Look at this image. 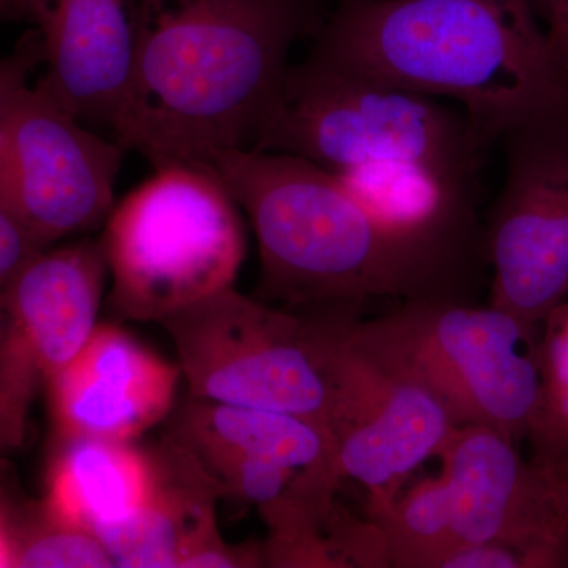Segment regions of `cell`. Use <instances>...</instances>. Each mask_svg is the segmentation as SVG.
<instances>
[{"label": "cell", "mask_w": 568, "mask_h": 568, "mask_svg": "<svg viewBox=\"0 0 568 568\" xmlns=\"http://www.w3.org/2000/svg\"><path fill=\"white\" fill-rule=\"evenodd\" d=\"M491 145L459 106L306 55L254 151L302 156L339 178L426 173L480 185Z\"/></svg>", "instance_id": "obj_4"}, {"label": "cell", "mask_w": 568, "mask_h": 568, "mask_svg": "<svg viewBox=\"0 0 568 568\" xmlns=\"http://www.w3.org/2000/svg\"><path fill=\"white\" fill-rule=\"evenodd\" d=\"M387 566L437 568L457 541L444 477L426 478L375 511Z\"/></svg>", "instance_id": "obj_19"}, {"label": "cell", "mask_w": 568, "mask_h": 568, "mask_svg": "<svg viewBox=\"0 0 568 568\" xmlns=\"http://www.w3.org/2000/svg\"><path fill=\"white\" fill-rule=\"evenodd\" d=\"M55 0H0L2 20L26 22L44 29L54 11Z\"/></svg>", "instance_id": "obj_24"}, {"label": "cell", "mask_w": 568, "mask_h": 568, "mask_svg": "<svg viewBox=\"0 0 568 568\" xmlns=\"http://www.w3.org/2000/svg\"><path fill=\"white\" fill-rule=\"evenodd\" d=\"M239 209L212 166L155 170L104 223L112 315L160 324L234 286L246 250Z\"/></svg>", "instance_id": "obj_5"}, {"label": "cell", "mask_w": 568, "mask_h": 568, "mask_svg": "<svg viewBox=\"0 0 568 568\" xmlns=\"http://www.w3.org/2000/svg\"><path fill=\"white\" fill-rule=\"evenodd\" d=\"M160 325L173 339L190 396L294 414L332 439L324 377L302 317L231 286Z\"/></svg>", "instance_id": "obj_9"}, {"label": "cell", "mask_w": 568, "mask_h": 568, "mask_svg": "<svg viewBox=\"0 0 568 568\" xmlns=\"http://www.w3.org/2000/svg\"><path fill=\"white\" fill-rule=\"evenodd\" d=\"M534 6L562 59L568 54V0H534Z\"/></svg>", "instance_id": "obj_23"}, {"label": "cell", "mask_w": 568, "mask_h": 568, "mask_svg": "<svg viewBox=\"0 0 568 568\" xmlns=\"http://www.w3.org/2000/svg\"><path fill=\"white\" fill-rule=\"evenodd\" d=\"M545 469V467H544ZM551 481V491L555 496L556 506L568 525V454L560 459L558 465L545 469Z\"/></svg>", "instance_id": "obj_25"}, {"label": "cell", "mask_w": 568, "mask_h": 568, "mask_svg": "<svg viewBox=\"0 0 568 568\" xmlns=\"http://www.w3.org/2000/svg\"><path fill=\"white\" fill-rule=\"evenodd\" d=\"M43 58V33L32 28L0 63V209L51 248L104 226L125 149L32 84Z\"/></svg>", "instance_id": "obj_7"}, {"label": "cell", "mask_w": 568, "mask_h": 568, "mask_svg": "<svg viewBox=\"0 0 568 568\" xmlns=\"http://www.w3.org/2000/svg\"><path fill=\"white\" fill-rule=\"evenodd\" d=\"M530 567L517 548L499 541L457 544L444 556L437 568H519Z\"/></svg>", "instance_id": "obj_22"}, {"label": "cell", "mask_w": 568, "mask_h": 568, "mask_svg": "<svg viewBox=\"0 0 568 568\" xmlns=\"http://www.w3.org/2000/svg\"><path fill=\"white\" fill-rule=\"evenodd\" d=\"M354 335L443 403L457 425L528 436L541 395L532 327L506 310L463 297L418 298L390 315L353 321Z\"/></svg>", "instance_id": "obj_6"}, {"label": "cell", "mask_w": 568, "mask_h": 568, "mask_svg": "<svg viewBox=\"0 0 568 568\" xmlns=\"http://www.w3.org/2000/svg\"><path fill=\"white\" fill-rule=\"evenodd\" d=\"M47 250L50 248L18 216L0 209V290L9 286Z\"/></svg>", "instance_id": "obj_21"}, {"label": "cell", "mask_w": 568, "mask_h": 568, "mask_svg": "<svg viewBox=\"0 0 568 568\" xmlns=\"http://www.w3.org/2000/svg\"><path fill=\"white\" fill-rule=\"evenodd\" d=\"M136 0H55L39 84L82 122L114 133L129 99Z\"/></svg>", "instance_id": "obj_15"}, {"label": "cell", "mask_w": 568, "mask_h": 568, "mask_svg": "<svg viewBox=\"0 0 568 568\" xmlns=\"http://www.w3.org/2000/svg\"><path fill=\"white\" fill-rule=\"evenodd\" d=\"M514 440L487 425H458L440 450L458 544L499 541L530 567L559 562L568 525L547 470L526 466Z\"/></svg>", "instance_id": "obj_12"}, {"label": "cell", "mask_w": 568, "mask_h": 568, "mask_svg": "<svg viewBox=\"0 0 568 568\" xmlns=\"http://www.w3.org/2000/svg\"><path fill=\"white\" fill-rule=\"evenodd\" d=\"M335 0H136L129 99L114 129L155 170L254 151L298 41Z\"/></svg>", "instance_id": "obj_1"}, {"label": "cell", "mask_w": 568, "mask_h": 568, "mask_svg": "<svg viewBox=\"0 0 568 568\" xmlns=\"http://www.w3.org/2000/svg\"><path fill=\"white\" fill-rule=\"evenodd\" d=\"M308 55L450 100L493 145L568 119V69L534 0H335Z\"/></svg>", "instance_id": "obj_3"}, {"label": "cell", "mask_w": 568, "mask_h": 568, "mask_svg": "<svg viewBox=\"0 0 568 568\" xmlns=\"http://www.w3.org/2000/svg\"><path fill=\"white\" fill-rule=\"evenodd\" d=\"M0 567H115L110 549L92 530L62 517L48 500L2 488Z\"/></svg>", "instance_id": "obj_18"}, {"label": "cell", "mask_w": 568, "mask_h": 568, "mask_svg": "<svg viewBox=\"0 0 568 568\" xmlns=\"http://www.w3.org/2000/svg\"><path fill=\"white\" fill-rule=\"evenodd\" d=\"M110 272L102 235L50 248L2 290L0 446L17 450L41 388L81 353L97 328Z\"/></svg>", "instance_id": "obj_11"}, {"label": "cell", "mask_w": 568, "mask_h": 568, "mask_svg": "<svg viewBox=\"0 0 568 568\" xmlns=\"http://www.w3.org/2000/svg\"><path fill=\"white\" fill-rule=\"evenodd\" d=\"M548 320L540 346V403L528 433L536 450L534 465L545 469L568 454V310L559 306Z\"/></svg>", "instance_id": "obj_20"}, {"label": "cell", "mask_w": 568, "mask_h": 568, "mask_svg": "<svg viewBox=\"0 0 568 568\" xmlns=\"http://www.w3.org/2000/svg\"><path fill=\"white\" fill-rule=\"evenodd\" d=\"M562 61H564V63H566L567 69H568V54L562 55Z\"/></svg>", "instance_id": "obj_26"}, {"label": "cell", "mask_w": 568, "mask_h": 568, "mask_svg": "<svg viewBox=\"0 0 568 568\" xmlns=\"http://www.w3.org/2000/svg\"><path fill=\"white\" fill-rule=\"evenodd\" d=\"M347 317L305 320L306 332L339 470L368 489L375 514L416 467L440 454L458 425L428 388L364 345Z\"/></svg>", "instance_id": "obj_8"}, {"label": "cell", "mask_w": 568, "mask_h": 568, "mask_svg": "<svg viewBox=\"0 0 568 568\" xmlns=\"http://www.w3.org/2000/svg\"><path fill=\"white\" fill-rule=\"evenodd\" d=\"M211 166L252 223L265 301L349 312L369 298L459 297L487 261L481 244L392 226L302 156L227 151Z\"/></svg>", "instance_id": "obj_2"}, {"label": "cell", "mask_w": 568, "mask_h": 568, "mask_svg": "<svg viewBox=\"0 0 568 568\" xmlns=\"http://www.w3.org/2000/svg\"><path fill=\"white\" fill-rule=\"evenodd\" d=\"M148 454L152 484L141 510L103 538L115 567H248L250 545L227 544L220 534L216 506L227 499L222 481L174 436H164Z\"/></svg>", "instance_id": "obj_14"}, {"label": "cell", "mask_w": 568, "mask_h": 568, "mask_svg": "<svg viewBox=\"0 0 568 568\" xmlns=\"http://www.w3.org/2000/svg\"><path fill=\"white\" fill-rule=\"evenodd\" d=\"M506 179L485 230L491 305L536 325L568 295V119L504 134Z\"/></svg>", "instance_id": "obj_10"}, {"label": "cell", "mask_w": 568, "mask_h": 568, "mask_svg": "<svg viewBox=\"0 0 568 568\" xmlns=\"http://www.w3.org/2000/svg\"><path fill=\"white\" fill-rule=\"evenodd\" d=\"M181 375V366L118 325H97L81 353L48 384L55 439L133 443L170 416Z\"/></svg>", "instance_id": "obj_13"}, {"label": "cell", "mask_w": 568, "mask_h": 568, "mask_svg": "<svg viewBox=\"0 0 568 568\" xmlns=\"http://www.w3.org/2000/svg\"><path fill=\"white\" fill-rule=\"evenodd\" d=\"M170 435L189 447L205 467L227 459H264L338 484L343 478L331 437L294 414L189 395L171 422Z\"/></svg>", "instance_id": "obj_16"}, {"label": "cell", "mask_w": 568, "mask_h": 568, "mask_svg": "<svg viewBox=\"0 0 568 568\" xmlns=\"http://www.w3.org/2000/svg\"><path fill=\"white\" fill-rule=\"evenodd\" d=\"M152 484L148 450L110 439L58 440L44 499L55 511L100 538L129 525Z\"/></svg>", "instance_id": "obj_17"}]
</instances>
